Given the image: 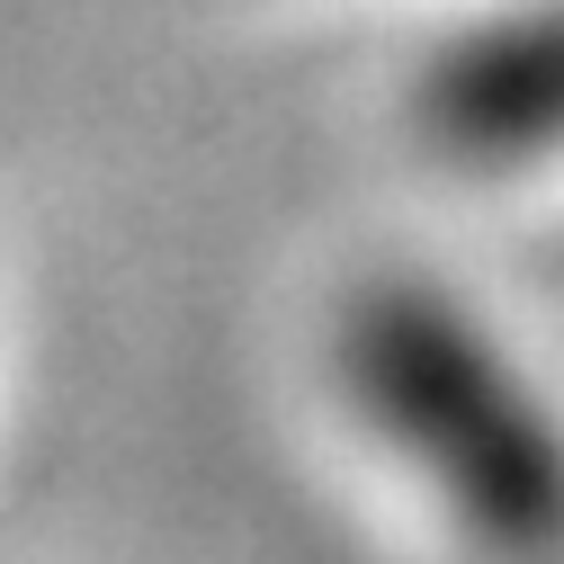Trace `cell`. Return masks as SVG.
Segmentation results:
<instances>
[{"label":"cell","mask_w":564,"mask_h":564,"mask_svg":"<svg viewBox=\"0 0 564 564\" xmlns=\"http://www.w3.org/2000/svg\"><path fill=\"white\" fill-rule=\"evenodd\" d=\"M349 377L368 421L440 475L466 529L529 555L564 538V440L440 296H377L349 332Z\"/></svg>","instance_id":"cell-1"}]
</instances>
